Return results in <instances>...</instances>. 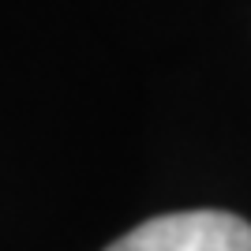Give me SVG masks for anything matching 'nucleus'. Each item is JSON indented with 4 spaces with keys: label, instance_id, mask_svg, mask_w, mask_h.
Segmentation results:
<instances>
[{
    "label": "nucleus",
    "instance_id": "nucleus-1",
    "mask_svg": "<svg viewBox=\"0 0 251 251\" xmlns=\"http://www.w3.org/2000/svg\"><path fill=\"white\" fill-rule=\"evenodd\" d=\"M105 251H251V225L229 210H180L135 225Z\"/></svg>",
    "mask_w": 251,
    "mask_h": 251
}]
</instances>
